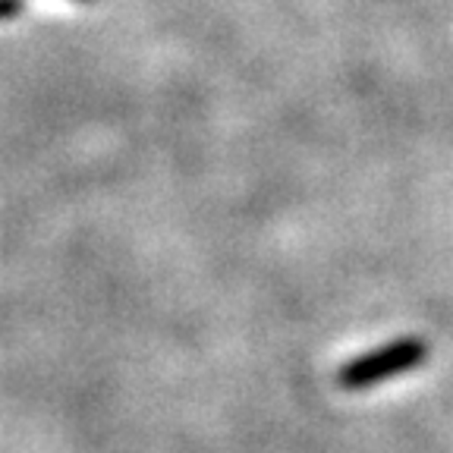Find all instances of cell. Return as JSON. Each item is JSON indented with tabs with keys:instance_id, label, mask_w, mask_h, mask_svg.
Wrapping results in <instances>:
<instances>
[{
	"instance_id": "cell-1",
	"label": "cell",
	"mask_w": 453,
	"mask_h": 453,
	"mask_svg": "<svg viewBox=\"0 0 453 453\" xmlns=\"http://www.w3.org/2000/svg\"><path fill=\"white\" fill-rule=\"evenodd\" d=\"M432 356V347L416 334L396 337L384 347L368 349V353L356 356V359L343 362L337 368V388L340 390H368L375 384H384L396 375H406L412 368L425 365Z\"/></svg>"
},
{
	"instance_id": "cell-3",
	"label": "cell",
	"mask_w": 453,
	"mask_h": 453,
	"mask_svg": "<svg viewBox=\"0 0 453 453\" xmlns=\"http://www.w3.org/2000/svg\"><path fill=\"white\" fill-rule=\"evenodd\" d=\"M76 4H95V0H76Z\"/></svg>"
},
{
	"instance_id": "cell-2",
	"label": "cell",
	"mask_w": 453,
	"mask_h": 453,
	"mask_svg": "<svg viewBox=\"0 0 453 453\" xmlns=\"http://www.w3.org/2000/svg\"><path fill=\"white\" fill-rule=\"evenodd\" d=\"M26 13V0H0V19L13 22Z\"/></svg>"
}]
</instances>
